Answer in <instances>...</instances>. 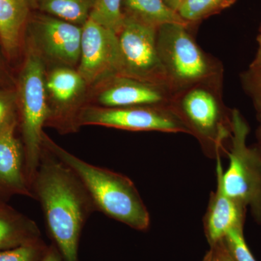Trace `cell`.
Returning <instances> with one entry per match:
<instances>
[{
	"instance_id": "11",
	"label": "cell",
	"mask_w": 261,
	"mask_h": 261,
	"mask_svg": "<svg viewBox=\"0 0 261 261\" xmlns=\"http://www.w3.org/2000/svg\"><path fill=\"white\" fill-rule=\"evenodd\" d=\"M45 87L49 116L46 126L63 134L80 128L77 124L87 86L78 70L69 67H55L46 72Z\"/></svg>"
},
{
	"instance_id": "19",
	"label": "cell",
	"mask_w": 261,
	"mask_h": 261,
	"mask_svg": "<svg viewBox=\"0 0 261 261\" xmlns=\"http://www.w3.org/2000/svg\"><path fill=\"white\" fill-rule=\"evenodd\" d=\"M237 0H186L178 10L187 23H198L232 5Z\"/></svg>"
},
{
	"instance_id": "1",
	"label": "cell",
	"mask_w": 261,
	"mask_h": 261,
	"mask_svg": "<svg viewBox=\"0 0 261 261\" xmlns=\"http://www.w3.org/2000/svg\"><path fill=\"white\" fill-rule=\"evenodd\" d=\"M32 190L62 256L65 261H78L81 233L96 211L83 183L69 166L43 147Z\"/></svg>"
},
{
	"instance_id": "2",
	"label": "cell",
	"mask_w": 261,
	"mask_h": 261,
	"mask_svg": "<svg viewBox=\"0 0 261 261\" xmlns=\"http://www.w3.org/2000/svg\"><path fill=\"white\" fill-rule=\"evenodd\" d=\"M42 146L74 171L90 195L96 211L138 231L149 227V211L129 178L86 162L58 145L44 132Z\"/></svg>"
},
{
	"instance_id": "18",
	"label": "cell",
	"mask_w": 261,
	"mask_h": 261,
	"mask_svg": "<svg viewBox=\"0 0 261 261\" xmlns=\"http://www.w3.org/2000/svg\"><path fill=\"white\" fill-rule=\"evenodd\" d=\"M95 0H37V10L83 27L90 18Z\"/></svg>"
},
{
	"instance_id": "12",
	"label": "cell",
	"mask_w": 261,
	"mask_h": 261,
	"mask_svg": "<svg viewBox=\"0 0 261 261\" xmlns=\"http://www.w3.org/2000/svg\"><path fill=\"white\" fill-rule=\"evenodd\" d=\"M94 87L97 90L93 105L104 108H170L174 94L165 86L122 75H113Z\"/></svg>"
},
{
	"instance_id": "3",
	"label": "cell",
	"mask_w": 261,
	"mask_h": 261,
	"mask_svg": "<svg viewBox=\"0 0 261 261\" xmlns=\"http://www.w3.org/2000/svg\"><path fill=\"white\" fill-rule=\"evenodd\" d=\"M221 80L195 84L175 92L170 109L189 135L195 137L209 159H216L227 152L232 128L231 113L221 96Z\"/></svg>"
},
{
	"instance_id": "22",
	"label": "cell",
	"mask_w": 261,
	"mask_h": 261,
	"mask_svg": "<svg viewBox=\"0 0 261 261\" xmlns=\"http://www.w3.org/2000/svg\"><path fill=\"white\" fill-rule=\"evenodd\" d=\"M223 242L234 261H257L245 241L244 227H235L228 230Z\"/></svg>"
},
{
	"instance_id": "23",
	"label": "cell",
	"mask_w": 261,
	"mask_h": 261,
	"mask_svg": "<svg viewBox=\"0 0 261 261\" xmlns=\"http://www.w3.org/2000/svg\"><path fill=\"white\" fill-rule=\"evenodd\" d=\"M42 250L37 240L0 252V261H37L42 255Z\"/></svg>"
},
{
	"instance_id": "25",
	"label": "cell",
	"mask_w": 261,
	"mask_h": 261,
	"mask_svg": "<svg viewBox=\"0 0 261 261\" xmlns=\"http://www.w3.org/2000/svg\"><path fill=\"white\" fill-rule=\"evenodd\" d=\"M211 247H214L218 261H234L225 246L223 240Z\"/></svg>"
},
{
	"instance_id": "30",
	"label": "cell",
	"mask_w": 261,
	"mask_h": 261,
	"mask_svg": "<svg viewBox=\"0 0 261 261\" xmlns=\"http://www.w3.org/2000/svg\"><path fill=\"white\" fill-rule=\"evenodd\" d=\"M257 139H258V144H257V146L256 149L257 151H258L259 153L261 155V116H260V126L259 127L258 132H257Z\"/></svg>"
},
{
	"instance_id": "8",
	"label": "cell",
	"mask_w": 261,
	"mask_h": 261,
	"mask_svg": "<svg viewBox=\"0 0 261 261\" xmlns=\"http://www.w3.org/2000/svg\"><path fill=\"white\" fill-rule=\"evenodd\" d=\"M157 29L124 15L121 29L117 33L121 63L119 75L169 88L158 53Z\"/></svg>"
},
{
	"instance_id": "21",
	"label": "cell",
	"mask_w": 261,
	"mask_h": 261,
	"mask_svg": "<svg viewBox=\"0 0 261 261\" xmlns=\"http://www.w3.org/2000/svg\"><path fill=\"white\" fill-rule=\"evenodd\" d=\"M14 123H18L15 88L0 87V135Z\"/></svg>"
},
{
	"instance_id": "5",
	"label": "cell",
	"mask_w": 261,
	"mask_h": 261,
	"mask_svg": "<svg viewBox=\"0 0 261 261\" xmlns=\"http://www.w3.org/2000/svg\"><path fill=\"white\" fill-rule=\"evenodd\" d=\"M47 68L29 48L17 81H15L18 119L20 120L27 172L32 185L42 152L44 127L49 116L45 87Z\"/></svg>"
},
{
	"instance_id": "27",
	"label": "cell",
	"mask_w": 261,
	"mask_h": 261,
	"mask_svg": "<svg viewBox=\"0 0 261 261\" xmlns=\"http://www.w3.org/2000/svg\"><path fill=\"white\" fill-rule=\"evenodd\" d=\"M163 1L171 9L178 12V10H179L181 5L184 4L186 0H163Z\"/></svg>"
},
{
	"instance_id": "15",
	"label": "cell",
	"mask_w": 261,
	"mask_h": 261,
	"mask_svg": "<svg viewBox=\"0 0 261 261\" xmlns=\"http://www.w3.org/2000/svg\"><path fill=\"white\" fill-rule=\"evenodd\" d=\"M37 10V0H0V44L8 62L24 47L25 29Z\"/></svg>"
},
{
	"instance_id": "26",
	"label": "cell",
	"mask_w": 261,
	"mask_h": 261,
	"mask_svg": "<svg viewBox=\"0 0 261 261\" xmlns=\"http://www.w3.org/2000/svg\"><path fill=\"white\" fill-rule=\"evenodd\" d=\"M41 261H61L60 257L58 256V252L53 249L47 250L44 256L42 257Z\"/></svg>"
},
{
	"instance_id": "7",
	"label": "cell",
	"mask_w": 261,
	"mask_h": 261,
	"mask_svg": "<svg viewBox=\"0 0 261 261\" xmlns=\"http://www.w3.org/2000/svg\"><path fill=\"white\" fill-rule=\"evenodd\" d=\"M82 27L46 13H33L25 29L24 48L42 60L46 68L78 67Z\"/></svg>"
},
{
	"instance_id": "10",
	"label": "cell",
	"mask_w": 261,
	"mask_h": 261,
	"mask_svg": "<svg viewBox=\"0 0 261 261\" xmlns=\"http://www.w3.org/2000/svg\"><path fill=\"white\" fill-rule=\"evenodd\" d=\"M118 34L89 18L82 27L80 63L77 70L88 87L119 75Z\"/></svg>"
},
{
	"instance_id": "28",
	"label": "cell",
	"mask_w": 261,
	"mask_h": 261,
	"mask_svg": "<svg viewBox=\"0 0 261 261\" xmlns=\"http://www.w3.org/2000/svg\"><path fill=\"white\" fill-rule=\"evenodd\" d=\"M255 71V83L259 89H261V65H254L253 69Z\"/></svg>"
},
{
	"instance_id": "13",
	"label": "cell",
	"mask_w": 261,
	"mask_h": 261,
	"mask_svg": "<svg viewBox=\"0 0 261 261\" xmlns=\"http://www.w3.org/2000/svg\"><path fill=\"white\" fill-rule=\"evenodd\" d=\"M216 188L211 193L203 219L206 238L211 247L223 240L231 228L244 227L247 211L223 190L221 181V171L223 168L221 157L216 158Z\"/></svg>"
},
{
	"instance_id": "29",
	"label": "cell",
	"mask_w": 261,
	"mask_h": 261,
	"mask_svg": "<svg viewBox=\"0 0 261 261\" xmlns=\"http://www.w3.org/2000/svg\"><path fill=\"white\" fill-rule=\"evenodd\" d=\"M202 261H218L214 247H211L210 250L206 253Z\"/></svg>"
},
{
	"instance_id": "16",
	"label": "cell",
	"mask_w": 261,
	"mask_h": 261,
	"mask_svg": "<svg viewBox=\"0 0 261 261\" xmlns=\"http://www.w3.org/2000/svg\"><path fill=\"white\" fill-rule=\"evenodd\" d=\"M40 231L32 220L0 208V249L37 241Z\"/></svg>"
},
{
	"instance_id": "24",
	"label": "cell",
	"mask_w": 261,
	"mask_h": 261,
	"mask_svg": "<svg viewBox=\"0 0 261 261\" xmlns=\"http://www.w3.org/2000/svg\"><path fill=\"white\" fill-rule=\"evenodd\" d=\"M6 57L0 44V87H15V82H13L10 75Z\"/></svg>"
},
{
	"instance_id": "6",
	"label": "cell",
	"mask_w": 261,
	"mask_h": 261,
	"mask_svg": "<svg viewBox=\"0 0 261 261\" xmlns=\"http://www.w3.org/2000/svg\"><path fill=\"white\" fill-rule=\"evenodd\" d=\"M232 128L227 149L229 165L221 171L223 190L261 224V155L256 147L247 145L249 126L237 110L231 113Z\"/></svg>"
},
{
	"instance_id": "14",
	"label": "cell",
	"mask_w": 261,
	"mask_h": 261,
	"mask_svg": "<svg viewBox=\"0 0 261 261\" xmlns=\"http://www.w3.org/2000/svg\"><path fill=\"white\" fill-rule=\"evenodd\" d=\"M17 125L13 123L0 135V190L34 197L23 145L15 137Z\"/></svg>"
},
{
	"instance_id": "20",
	"label": "cell",
	"mask_w": 261,
	"mask_h": 261,
	"mask_svg": "<svg viewBox=\"0 0 261 261\" xmlns=\"http://www.w3.org/2000/svg\"><path fill=\"white\" fill-rule=\"evenodd\" d=\"M90 18L118 33L124 18L123 0H95Z\"/></svg>"
},
{
	"instance_id": "9",
	"label": "cell",
	"mask_w": 261,
	"mask_h": 261,
	"mask_svg": "<svg viewBox=\"0 0 261 261\" xmlns=\"http://www.w3.org/2000/svg\"><path fill=\"white\" fill-rule=\"evenodd\" d=\"M79 127L101 126L128 130L188 134V130L169 108L140 106L104 108L84 106L77 119Z\"/></svg>"
},
{
	"instance_id": "4",
	"label": "cell",
	"mask_w": 261,
	"mask_h": 261,
	"mask_svg": "<svg viewBox=\"0 0 261 261\" xmlns=\"http://www.w3.org/2000/svg\"><path fill=\"white\" fill-rule=\"evenodd\" d=\"M192 24H163L157 29L158 53L173 93L202 82L222 79V67L205 53L190 32Z\"/></svg>"
},
{
	"instance_id": "17",
	"label": "cell",
	"mask_w": 261,
	"mask_h": 261,
	"mask_svg": "<svg viewBox=\"0 0 261 261\" xmlns=\"http://www.w3.org/2000/svg\"><path fill=\"white\" fill-rule=\"evenodd\" d=\"M123 12L156 27L166 23H187L163 0H123Z\"/></svg>"
}]
</instances>
